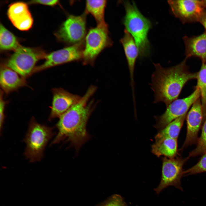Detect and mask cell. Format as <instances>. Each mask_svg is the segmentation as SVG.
Returning <instances> with one entry per match:
<instances>
[{
  "instance_id": "1",
  "label": "cell",
  "mask_w": 206,
  "mask_h": 206,
  "mask_svg": "<svg viewBox=\"0 0 206 206\" xmlns=\"http://www.w3.org/2000/svg\"><path fill=\"white\" fill-rule=\"evenodd\" d=\"M97 89L96 86L91 85L80 100L59 118L56 126L58 132L51 145L65 141L78 151L89 139L86 125L96 103L89 101Z\"/></svg>"
},
{
  "instance_id": "2",
  "label": "cell",
  "mask_w": 206,
  "mask_h": 206,
  "mask_svg": "<svg viewBox=\"0 0 206 206\" xmlns=\"http://www.w3.org/2000/svg\"><path fill=\"white\" fill-rule=\"evenodd\" d=\"M187 59L185 58L179 64L168 68L154 63L155 70L150 84L154 93V103L163 102L167 106L178 99L187 82L196 79L197 72L189 71L186 64Z\"/></svg>"
},
{
  "instance_id": "3",
  "label": "cell",
  "mask_w": 206,
  "mask_h": 206,
  "mask_svg": "<svg viewBox=\"0 0 206 206\" xmlns=\"http://www.w3.org/2000/svg\"><path fill=\"white\" fill-rule=\"evenodd\" d=\"M126 15L123 23L133 37L141 58L148 56L150 52V44L148 38V31L152 27L150 20L139 11L134 2L124 1Z\"/></svg>"
},
{
  "instance_id": "4",
  "label": "cell",
  "mask_w": 206,
  "mask_h": 206,
  "mask_svg": "<svg viewBox=\"0 0 206 206\" xmlns=\"http://www.w3.org/2000/svg\"><path fill=\"white\" fill-rule=\"evenodd\" d=\"M54 134L52 128L39 123L34 117L31 118L24 139L26 145L24 154L30 162L41 160L45 147Z\"/></svg>"
},
{
  "instance_id": "5",
  "label": "cell",
  "mask_w": 206,
  "mask_h": 206,
  "mask_svg": "<svg viewBox=\"0 0 206 206\" xmlns=\"http://www.w3.org/2000/svg\"><path fill=\"white\" fill-rule=\"evenodd\" d=\"M82 60L85 65L94 66L100 53L105 48L112 45L109 36L108 25L97 26L90 29L85 37Z\"/></svg>"
},
{
  "instance_id": "6",
  "label": "cell",
  "mask_w": 206,
  "mask_h": 206,
  "mask_svg": "<svg viewBox=\"0 0 206 206\" xmlns=\"http://www.w3.org/2000/svg\"><path fill=\"white\" fill-rule=\"evenodd\" d=\"M46 55L40 50L20 46L4 65L25 78L32 75L37 62Z\"/></svg>"
},
{
  "instance_id": "7",
  "label": "cell",
  "mask_w": 206,
  "mask_h": 206,
  "mask_svg": "<svg viewBox=\"0 0 206 206\" xmlns=\"http://www.w3.org/2000/svg\"><path fill=\"white\" fill-rule=\"evenodd\" d=\"M188 159L176 157L173 159L166 157L162 158L161 180L158 186L154 189L156 193L159 194L164 189L173 186L181 191V180L183 176V166Z\"/></svg>"
},
{
  "instance_id": "8",
  "label": "cell",
  "mask_w": 206,
  "mask_h": 206,
  "mask_svg": "<svg viewBox=\"0 0 206 206\" xmlns=\"http://www.w3.org/2000/svg\"><path fill=\"white\" fill-rule=\"evenodd\" d=\"M86 14L69 15L56 33L58 39L71 45L82 43L86 36Z\"/></svg>"
},
{
  "instance_id": "9",
  "label": "cell",
  "mask_w": 206,
  "mask_h": 206,
  "mask_svg": "<svg viewBox=\"0 0 206 206\" xmlns=\"http://www.w3.org/2000/svg\"><path fill=\"white\" fill-rule=\"evenodd\" d=\"M200 97V90L195 87L194 91L189 96L173 101L166 106V110L162 114L155 116L154 127L158 132L161 131L170 122L187 113L189 108Z\"/></svg>"
},
{
  "instance_id": "10",
  "label": "cell",
  "mask_w": 206,
  "mask_h": 206,
  "mask_svg": "<svg viewBox=\"0 0 206 206\" xmlns=\"http://www.w3.org/2000/svg\"><path fill=\"white\" fill-rule=\"evenodd\" d=\"M82 44L71 45L46 54L44 62L35 67L32 74L58 65L82 60L84 48Z\"/></svg>"
},
{
  "instance_id": "11",
  "label": "cell",
  "mask_w": 206,
  "mask_h": 206,
  "mask_svg": "<svg viewBox=\"0 0 206 206\" xmlns=\"http://www.w3.org/2000/svg\"><path fill=\"white\" fill-rule=\"evenodd\" d=\"M191 108L186 117V136L180 149V151L189 146L196 144L199 138V132L206 119L203 114L200 97L195 102Z\"/></svg>"
},
{
  "instance_id": "12",
  "label": "cell",
  "mask_w": 206,
  "mask_h": 206,
  "mask_svg": "<svg viewBox=\"0 0 206 206\" xmlns=\"http://www.w3.org/2000/svg\"><path fill=\"white\" fill-rule=\"evenodd\" d=\"M174 15L184 23L199 21L205 10L201 0H169Z\"/></svg>"
},
{
  "instance_id": "13",
  "label": "cell",
  "mask_w": 206,
  "mask_h": 206,
  "mask_svg": "<svg viewBox=\"0 0 206 206\" xmlns=\"http://www.w3.org/2000/svg\"><path fill=\"white\" fill-rule=\"evenodd\" d=\"M52 106L49 120L51 121L59 118L73 105L77 102L81 97L72 94L62 88L52 89Z\"/></svg>"
},
{
  "instance_id": "14",
  "label": "cell",
  "mask_w": 206,
  "mask_h": 206,
  "mask_svg": "<svg viewBox=\"0 0 206 206\" xmlns=\"http://www.w3.org/2000/svg\"><path fill=\"white\" fill-rule=\"evenodd\" d=\"M7 14L13 25L19 30L26 31L32 27L33 18L26 3L18 2L11 4L9 6Z\"/></svg>"
},
{
  "instance_id": "15",
  "label": "cell",
  "mask_w": 206,
  "mask_h": 206,
  "mask_svg": "<svg viewBox=\"0 0 206 206\" xmlns=\"http://www.w3.org/2000/svg\"><path fill=\"white\" fill-rule=\"evenodd\" d=\"M124 35L120 40L123 47L129 71L130 84L132 95L135 96L134 82V74L135 62L139 55V51L134 40L131 34L126 29L124 30Z\"/></svg>"
},
{
  "instance_id": "16",
  "label": "cell",
  "mask_w": 206,
  "mask_h": 206,
  "mask_svg": "<svg viewBox=\"0 0 206 206\" xmlns=\"http://www.w3.org/2000/svg\"><path fill=\"white\" fill-rule=\"evenodd\" d=\"M25 79L4 64L1 65L0 85L2 91L6 94L27 86Z\"/></svg>"
},
{
  "instance_id": "17",
  "label": "cell",
  "mask_w": 206,
  "mask_h": 206,
  "mask_svg": "<svg viewBox=\"0 0 206 206\" xmlns=\"http://www.w3.org/2000/svg\"><path fill=\"white\" fill-rule=\"evenodd\" d=\"M183 40L185 47L186 58L192 56L199 58L202 63L206 61V32L197 36H185Z\"/></svg>"
},
{
  "instance_id": "18",
  "label": "cell",
  "mask_w": 206,
  "mask_h": 206,
  "mask_svg": "<svg viewBox=\"0 0 206 206\" xmlns=\"http://www.w3.org/2000/svg\"><path fill=\"white\" fill-rule=\"evenodd\" d=\"M177 139L166 138L155 141L151 146V152L158 157L164 156L173 159L178 154Z\"/></svg>"
},
{
  "instance_id": "19",
  "label": "cell",
  "mask_w": 206,
  "mask_h": 206,
  "mask_svg": "<svg viewBox=\"0 0 206 206\" xmlns=\"http://www.w3.org/2000/svg\"><path fill=\"white\" fill-rule=\"evenodd\" d=\"M187 113L175 120L158 132L154 137L155 140L166 138L177 139Z\"/></svg>"
},
{
  "instance_id": "20",
  "label": "cell",
  "mask_w": 206,
  "mask_h": 206,
  "mask_svg": "<svg viewBox=\"0 0 206 206\" xmlns=\"http://www.w3.org/2000/svg\"><path fill=\"white\" fill-rule=\"evenodd\" d=\"M106 0H87L85 12L91 14L96 20L97 26H106L104 17Z\"/></svg>"
},
{
  "instance_id": "21",
  "label": "cell",
  "mask_w": 206,
  "mask_h": 206,
  "mask_svg": "<svg viewBox=\"0 0 206 206\" xmlns=\"http://www.w3.org/2000/svg\"><path fill=\"white\" fill-rule=\"evenodd\" d=\"M15 36L3 25H0V48L2 50H15L20 46Z\"/></svg>"
},
{
  "instance_id": "22",
  "label": "cell",
  "mask_w": 206,
  "mask_h": 206,
  "mask_svg": "<svg viewBox=\"0 0 206 206\" xmlns=\"http://www.w3.org/2000/svg\"><path fill=\"white\" fill-rule=\"evenodd\" d=\"M197 85L200 92V99L203 114L206 118V61L202 63L197 72Z\"/></svg>"
},
{
  "instance_id": "23",
  "label": "cell",
  "mask_w": 206,
  "mask_h": 206,
  "mask_svg": "<svg viewBox=\"0 0 206 206\" xmlns=\"http://www.w3.org/2000/svg\"><path fill=\"white\" fill-rule=\"evenodd\" d=\"M200 136L198 138L196 146L194 149L189 153L187 157L189 158L202 155L206 152V119L201 128Z\"/></svg>"
},
{
  "instance_id": "24",
  "label": "cell",
  "mask_w": 206,
  "mask_h": 206,
  "mask_svg": "<svg viewBox=\"0 0 206 206\" xmlns=\"http://www.w3.org/2000/svg\"><path fill=\"white\" fill-rule=\"evenodd\" d=\"M202 155L195 165L184 171L183 176L206 172V152Z\"/></svg>"
},
{
  "instance_id": "25",
  "label": "cell",
  "mask_w": 206,
  "mask_h": 206,
  "mask_svg": "<svg viewBox=\"0 0 206 206\" xmlns=\"http://www.w3.org/2000/svg\"><path fill=\"white\" fill-rule=\"evenodd\" d=\"M96 206H128L123 198L120 195L114 194L108 197L104 201Z\"/></svg>"
},
{
  "instance_id": "26",
  "label": "cell",
  "mask_w": 206,
  "mask_h": 206,
  "mask_svg": "<svg viewBox=\"0 0 206 206\" xmlns=\"http://www.w3.org/2000/svg\"><path fill=\"white\" fill-rule=\"evenodd\" d=\"M3 92L1 90L0 98V130H2L5 118V109L7 102L3 98Z\"/></svg>"
},
{
  "instance_id": "27",
  "label": "cell",
  "mask_w": 206,
  "mask_h": 206,
  "mask_svg": "<svg viewBox=\"0 0 206 206\" xmlns=\"http://www.w3.org/2000/svg\"><path fill=\"white\" fill-rule=\"evenodd\" d=\"M58 0H38L31 1L30 3L53 6L57 5L58 3Z\"/></svg>"
},
{
  "instance_id": "28",
  "label": "cell",
  "mask_w": 206,
  "mask_h": 206,
  "mask_svg": "<svg viewBox=\"0 0 206 206\" xmlns=\"http://www.w3.org/2000/svg\"><path fill=\"white\" fill-rule=\"evenodd\" d=\"M199 21L203 26L206 32V10H205L202 13Z\"/></svg>"
},
{
  "instance_id": "29",
  "label": "cell",
  "mask_w": 206,
  "mask_h": 206,
  "mask_svg": "<svg viewBox=\"0 0 206 206\" xmlns=\"http://www.w3.org/2000/svg\"><path fill=\"white\" fill-rule=\"evenodd\" d=\"M201 1L204 8H206V0H201Z\"/></svg>"
}]
</instances>
